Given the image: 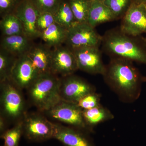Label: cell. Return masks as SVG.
I'll list each match as a JSON object with an SVG mask.
<instances>
[{"instance_id": "1", "label": "cell", "mask_w": 146, "mask_h": 146, "mask_svg": "<svg viewBox=\"0 0 146 146\" xmlns=\"http://www.w3.org/2000/svg\"><path fill=\"white\" fill-rule=\"evenodd\" d=\"M103 76L110 87L123 100L128 102L134 101L139 98L142 83L146 81L133 62L123 58H111L106 65Z\"/></svg>"}, {"instance_id": "2", "label": "cell", "mask_w": 146, "mask_h": 146, "mask_svg": "<svg viewBox=\"0 0 146 146\" xmlns=\"http://www.w3.org/2000/svg\"><path fill=\"white\" fill-rule=\"evenodd\" d=\"M102 50L111 58H123L146 65L145 37L133 36L119 29L108 31L102 36Z\"/></svg>"}, {"instance_id": "3", "label": "cell", "mask_w": 146, "mask_h": 146, "mask_svg": "<svg viewBox=\"0 0 146 146\" xmlns=\"http://www.w3.org/2000/svg\"><path fill=\"white\" fill-rule=\"evenodd\" d=\"M60 78L51 73L40 75L26 89L32 104L41 112L49 110L60 101Z\"/></svg>"}, {"instance_id": "4", "label": "cell", "mask_w": 146, "mask_h": 146, "mask_svg": "<svg viewBox=\"0 0 146 146\" xmlns=\"http://www.w3.org/2000/svg\"><path fill=\"white\" fill-rule=\"evenodd\" d=\"M22 90L10 79L0 82L1 116L9 123L23 119L27 112Z\"/></svg>"}, {"instance_id": "5", "label": "cell", "mask_w": 146, "mask_h": 146, "mask_svg": "<svg viewBox=\"0 0 146 146\" xmlns=\"http://www.w3.org/2000/svg\"><path fill=\"white\" fill-rule=\"evenodd\" d=\"M23 135L32 142H43L53 138L54 123L38 113H27L22 120Z\"/></svg>"}, {"instance_id": "6", "label": "cell", "mask_w": 146, "mask_h": 146, "mask_svg": "<svg viewBox=\"0 0 146 146\" xmlns=\"http://www.w3.org/2000/svg\"><path fill=\"white\" fill-rule=\"evenodd\" d=\"M53 119L65 123L83 131H91L84 121L82 109L76 104L60 100L54 106L44 112Z\"/></svg>"}, {"instance_id": "7", "label": "cell", "mask_w": 146, "mask_h": 146, "mask_svg": "<svg viewBox=\"0 0 146 146\" xmlns=\"http://www.w3.org/2000/svg\"><path fill=\"white\" fill-rule=\"evenodd\" d=\"M102 36L88 23H77L68 29L65 43L70 48L101 45Z\"/></svg>"}, {"instance_id": "8", "label": "cell", "mask_w": 146, "mask_h": 146, "mask_svg": "<svg viewBox=\"0 0 146 146\" xmlns=\"http://www.w3.org/2000/svg\"><path fill=\"white\" fill-rule=\"evenodd\" d=\"M95 91L94 86L77 76L72 74L60 78L59 94L62 100L77 104L83 97Z\"/></svg>"}, {"instance_id": "9", "label": "cell", "mask_w": 146, "mask_h": 146, "mask_svg": "<svg viewBox=\"0 0 146 146\" xmlns=\"http://www.w3.org/2000/svg\"><path fill=\"white\" fill-rule=\"evenodd\" d=\"M119 29L131 36L146 33V4L132 2L122 18Z\"/></svg>"}, {"instance_id": "10", "label": "cell", "mask_w": 146, "mask_h": 146, "mask_svg": "<svg viewBox=\"0 0 146 146\" xmlns=\"http://www.w3.org/2000/svg\"><path fill=\"white\" fill-rule=\"evenodd\" d=\"M71 49L75 56L78 70L91 74H104L106 65L102 59L99 47H84Z\"/></svg>"}, {"instance_id": "11", "label": "cell", "mask_w": 146, "mask_h": 146, "mask_svg": "<svg viewBox=\"0 0 146 146\" xmlns=\"http://www.w3.org/2000/svg\"><path fill=\"white\" fill-rule=\"evenodd\" d=\"M52 49L51 72L62 77L71 75L78 70L72 51L68 46H61Z\"/></svg>"}, {"instance_id": "12", "label": "cell", "mask_w": 146, "mask_h": 146, "mask_svg": "<svg viewBox=\"0 0 146 146\" xmlns=\"http://www.w3.org/2000/svg\"><path fill=\"white\" fill-rule=\"evenodd\" d=\"M39 76L28 54L17 58L10 80L21 90L27 89Z\"/></svg>"}, {"instance_id": "13", "label": "cell", "mask_w": 146, "mask_h": 146, "mask_svg": "<svg viewBox=\"0 0 146 146\" xmlns=\"http://www.w3.org/2000/svg\"><path fill=\"white\" fill-rule=\"evenodd\" d=\"M13 13L21 21L26 36L32 40L40 38L36 27L40 13L30 0H22Z\"/></svg>"}, {"instance_id": "14", "label": "cell", "mask_w": 146, "mask_h": 146, "mask_svg": "<svg viewBox=\"0 0 146 146\" xmlns=\"http://www.w3.org/2000/svg\"><path fill=\"white\" fill-rule=\"evenodd\" d=\"M53 138L65 146H94L84 131L72 127L54 123Z\"/></svg>"}, {"instance_id": "15", "label": "cell", "mask_w": 146, "mask_h": 146, "mask_svg": "<svg viewBox=\"0 0 146 146\" xmlns=\"http://www.w3.org/2000/svg\"><path fill=\"white\" fill-rule=\"evenodd\" d=\"M52 53L51 47L45 44H34L27 54L39 75L51 73Z\"/></svg>"}, {"instance_id": "16", "label": "cell", "mask_w": 146, "mask_h": 146, "mask_svg": "<svg viewBox=\"0 0 146 146\" xmlns=\"http://www.w3.org/2000/svg\"><path fill=\"white\" fill-rule=\"evenodd\" d=\"M32 41L24 34L2 36L1 48L19 57L28 53L34 45Z\"/></svg>"}, {"instance_id": "17", "label": "cell", "mask_w": 146, "mask_h": 146, "mask_svg": "<svg viewBox=\"0 0 146 146\" xmlns=\"http://www.w3.org/2000/svg\"><path fill=\"white\" fill-rule=\"evenodd\" d=\"M117 20L108 7L102 2L91 3L87 23L95 28L100 24Z\"/></svg>"}, {"instance_id": "18", "label": "cell", "mask_w": 146, "mask_h": 146, "mask_svg": "<svg viewBox=\"0 0 146 146\" xmlns=\"http://www.w3.org/2000/svg\"><path fill=\"white\" fill-rule=\"evenodd\" d=\"M68 30L56 23L53 24L40 35L44 44L51 48H55L65 43Z\"/></svg>"}, {"instance_id": "19", "label": "cell", "mask_w": 146, "mask_h": 146, "mask_svg": "<svg viewBox=\"0 0 146 146\" xmlns=\"http://www.w3.org/2000/svg\"><path fill=\"white\" fill-rule=\"evenodd\" d=\"M82 115L84 121L90 131L95 126L111 119L114 117L109 110L101 105L91 109L82 110Z\"/></svg>"}, {"instance_id": "20", "label": "cell", "mask_w": 146, "mask_h": 146, "mask_svg": "<svg viewBox=\"0 0 146 146\" xmlns=\"http://www.w3.org/2000/svg\"><path fill=\"white\" fill-rule=\"evenodd\" d=\"M0 29L2 36L24 34L21 21L13 13L7 14L1 18Z\"/></svg>"}, {"instance_id": "21", "label": "cell", "mask_w": 146, "mask_h": 146, "mask_svg": "<svg viewBox=\"0 0 146 146\" xmlns=\"http://www.w3.org/2000/svg\"><path fill=\"white\" fill-rule=\"evenodd\" d=\"M55 23L63 27L69 29L78 23L74 16L69 1L63 0L59 7L54 14Z\"/></svg>"}, {"instance_id": "22", "label": "cell", "mask_w": 146, "mask_h": 146, "mask_svg": "<svg viewBox=\"0 0 146 146\" xmlns=\"http://www.w3.org/2000/svg\"><path fill=\"white\" fill-rule=\"evenodd\" d=\"M17 56L1 48L0 49V82L10 79L11 72Z\"/></svg>"}, {"instance_id": "23", "label": "cell", "mask_w": 146, "mask_h": 146, "mask_svg": "<svg viewBox=\"0 0 146 146\" xmlns=\"http://www.w3.org/2000/svg\"><path fill=\"white\" fill-rule=\"evenodd\" d=\"M68 1L77 22L87 23L91 3L88 0H69Z\"/></svg>"}, {"instance_id": "24", "label": "cell", "mask_w": 146, "mask_h": 146, "mask_svg": "<svg viewBox=\"0 0 146 146\" xmlns=\"http://www.w3.org/2000/svg\"><path fill=\"white\" fill-rule=\"evenodd\" d=\"M23 135V121L15 124L10 129H7L2 134L1 138L4 141V146H19V142Z\"/></svg>"}, {"instance_id": "25", "label": "cell", "mask_w": 146, "mask_h": 146, "mask_svg": "<svg viewBox=\"0 0 146 146\" xmlns=\"http://www.w3.org/2000/svg\"><path fill=\"white\" fill-rule=\"evenodd\" d=\"M104 4L110 9L116 19L122 18L132 3V0H104Z\"/></svg>"}, {"instance_id": "26", "label": "cell", "mask_w": 146, "mask_h": 146, "mask_svg": "<svg viewBox=\"0 0 146 146\" xmlns=\"http://www.w3.org/2000/svg\"><path fill=\"white\" fill-rule=\"evenodd\" d=\"M39 13L54 14L63 0H30Z\"/></svg>"}, {"instance_id": "27", "label": "cell", "mask_w": 146, "mask_h": 146, "mask_svg": "<svg viewBox=\"0 0 146 146\" xmlns=\"http://www.w3.org/2000/svg\"><path fill=\"white\" fill-rule=\"evenodd\" d=\"M82 110H88L98 107L100 104V97L96 92L86 95L80 100L77 103Z\"/></svg>"}, {"instance_id": "28", "label": "cell", "mask_w": 146, "mask_h": 146, "mask_svg": "<svg viewBox=\"0 0 146 146\" xmlns=\"http://www.w3.org/2000/svg\"><path fill=\"white\" fill-rule=\"evenodd\" d=\"M55 23L54 16L52 13L47 12L39 13L36 19V27L40 36L43 31Z\"/></svg>"}, {"instance_id": "29", "label": "cell", "mask_w": 146, "mask_h": 146, "mask_svg": "<svg viewBox=\"0 0 146 146\" xmlns=\"http://www.w3.org/2000/svg\"><path fill=\"white\" fill-rule=\"evenodd\" d=\"M22 0H0V15L1 18L13 13Z\"/></svg>"}, {"instance_id": "30", "label": "cell", "mask_w": 146, "mask_h": 146, "mask_svg": "<svg viewBox=\"0 0 146 146\" xmlns=\"http://www.w3.org/2000/svg\"><path fill=\"white\" fill-rule=\"evenodd\" d=\"M7 123L2 117H0V133L2 134L6 130H7Z\"/></svg>"}, {"instance_id": "31", "label": "cell", "mask_w": 146, "mask_h": 146, "mask_svg": "<svg viewBox=\"0 0 146 146\" xmlns=\"http://www.w3.org/2000/svg\"><path fill=\"white\" fill-rule=\"evenodd\" d=\"M132 2L136 3H144L146 4V0H132Z\"/></svg>"}, {"instance_id": "32", "label": "cell", "mask_w": 146, "mask_h": 146, "mask_svg": "<svg viewBox=\"0 0 146 146\" xmlns=\"http://www.w3.org/2000/svg\"><path fill=\"white\" fill-rule=\"evenodd\" d=\"M91 3L94 2H103L104 0H88Z\"/></svg>"}, {"instance_id": "33", "label": "cell", "mask_w": 146, "mask_h": 146, "mask_svg": "<svg viewBox=\"0 0 146 146\" xmlns=\"http://www.w3.org/2000/svg\"><path fill=\"white\" fill-rule=\"evenodd\" d=\"M145 41L146 42V37H145Z\"/></svg>"}, {"instance_id": "34", "label": "cell", "mask_w": 146, "mask_h": 146, "mask_svg": "<svg viewBox=\"0 0 146 146\" xmlns=\"http://www.w3.org/2000/svg\"><path fill=\"white\" fill-rule=\"evenodd\" d=\"M3 146H4L3 145Z\"/></svg>"}]
</instances>
